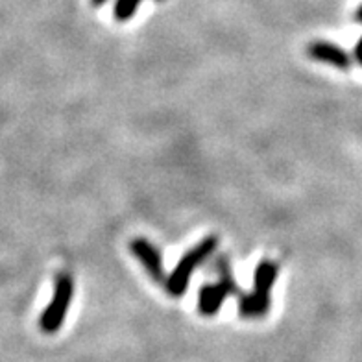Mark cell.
I'll return each instance as SVG.
<instances>
[{"instance_id": "obj_2", "label": "cell", "mask_w": 362, "mask_h": 362, "mask_svg": "<svg viewBox=\"0 0 362 362\" xmlns=\"http://www.w3.org/2000/svg\"><path fill=\"white\" fill-rule=\"evenodd\" d=\"M72 296H74V281H72L71 274L67 272L57 274L52 301L48 303V307L39 318V327L43 333L54 334L62 329L69 307H71Z\"/></svg>"}, {"instance_id": "obj_9", "label": "cell", "mask_w": 362, "mask_h": 362, "mask_svg": "<svg viewBox=\"0 0 362 362\" xmlns=\"http://www.w3.org/2000/svg\"><path fill=\"white\" fill-rule=\"evenodd\" d=\"M355 57H357L358 63L362 65V39L357 43V47H355Z\"/></svg>"}, {"instance_id": "obj_10", "label": "cell", "mask_w": 362, "mask_h": 362, "mask_svg": "<svg viewBox=\"0 0 362 362\" xmlns=\"http://www.w3.org/2000/svg\"><path fill=\"white\" fill-rule=\"evenodd\" d=\"M357 21L358 23H362V4H361V8L357 10Z\"/></svg>"}, {"instance_id": "obj_6", "label": "cell", "mask_w": 362, "mask_h": 362, "mask_svg": "<svg viewBox=\"0 0 362 362\" xmlns=\"http://www.w3.org/2000/svg\"><path fill=\"white\" fill-rule=\"evenodd\" d=\"M228 296H231L229 288L222 283H209L200 288L198 294V310L204 316H215L220 310V307L224 305V301Z\"/></svg>"}, {"instance_id": "obj_7", "label": "cell", "mask_w": 362, "mask_h": 362, "mask_svg": "<svg viewBox=\"0 0 362 362\" xmlns=\"http://www.w3.org/2000/svg\"><path fill=\"white\" fill-rule=\"evenodd\" d=\"M216 274H218V281L222 283V285L228 286L229 292H231V296L243 294V292L238 291L237 281H235L233 274H231V267H229V261L224 257V255H220V257L216 259Z\"/></svg>"}, {"instance_id": "obj_8", "label": "cell", "mask_w": 362, "mask_h": 362, "mask_svg": "<svg viewBox=\"0 0 362 362\" xmlns=\"http://www.w3.org/2000/svg\"><path fill=\"white\" fill-rule=\"evenodd\" d=\"M139 4H141V0H117L115 2V19L120 21V23H124V21L132 19L137 11Z\"/></svg>"}, {"instance_id": "obj_3", "label": "cell", "mask_w": 362, "mask_h": 362, "mask_svg": "<svg viewBox=\"0 0 362 362\" xmlns=\"http://www.w3.org/2000/svg\"><path fill=\"white\" fill-rule=\"evenodd\" d=\"M277 264L274 261L262 259L255 268V277H253V292L252 300L255 307V318H262L270 310V292L276 283Z\"/></svg>"}, {"instance_id": "obj_4", "label": "cell", "mask_w": 362, "mask_h": 362, "mask_svg": "<svg viewBox=\"0 0 362 362\" xmlns=\"http://www.w3.org/2000/svg\"><path fill=\"white\" fill-rule=\"evenodd\" d=\"M129 252L134 253L135 259L143 264L144 270L148 272V276L152 277L153 281L167 283V274H165V268H163L161 253L150 240L141 237L134 238L129 243Z\"/></svg>"}, {"instance_id": "obj_11", "label": "cell", "mask_w": 362, "mask_h": 362, "mask_svg": "<svg viewBox=\"0 0 362 362\" xmlns=\"http://www.w3.org/2000/svg\"><path fill=\"white\" fill-rule=\"evenodd\" d=\"M90 2H93V6H102L105 0H90Z\"/></svg>"}, {"instance_id": "obj_1", "label": "cell", "mask_w": 362, "mask_h": 362, "mask_svg": "<svg viewBox=\"0 0 362 362\" xmlns=\"http://www.w3.org/2000/svg\"><path fill=\"white\" fill-rule=\"evenodd\" d=\"M216 246H218V238L215 235H209V237H205L204 240L196 244L194 248L189 250L181 257V261L177 262L176 268L172 270L170 276L167 277L165 288H167L168 294L174 296V298H180V296L185 294L187 286H189V279L194 274V270L215 253Z\"/></svg>"}, {"instance_id": "obj_5", "label": "cell", "mask_w": 362, "mask_h": 362, "mask_svg": "<svg viewBox=\"0 0 362 362\" xmlns=\"http://www.w3.org/2000/svg\"><path fill=\"white\" fill-rule=\"evenodd\" d=\"M307 54H309L313 59L322 63H329V65H333L337 69H349L351 65V59L346 52H344L342 48L337 47V45L329 43V41H315V43H310L307 47Z\"/></svg>"}]
</instances>
